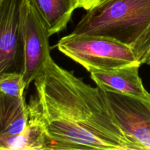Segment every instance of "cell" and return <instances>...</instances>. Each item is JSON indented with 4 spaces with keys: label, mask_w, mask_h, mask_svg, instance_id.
Wrapping results in <instances>:
<instances>
[{
    "label": "cell",
    "mask_w": 150,
    "mask_h": 150,
    "mask_svg": "<svg viewBox=\"0 0 150 150\" xmlns=\"http://www.w3.org/2000/svg\"><path fill=\"white\" fill-rule=\"evenodd\" d=\"M29 113L43 127L50 150H139L122 129L104 91L47 60L34 81Z\"/></svg>",
    "instance_id": "1"
},
{
    "label": "cell",
    "mask_w": 150,
    "mask_h": 150,
    "mask_svg": "<svg viewBox=\"0 0 150 150\" xmlns=\"http://www.w3.org/2000/svg\"><path fill=\"white\" fill-rule=\"evenodd\" d=\"M149 31L150 0H107L86 11L70 34L111 38L136 56Z\"/></svg>",
    "instance_id": "2"
},
{
    "label": "cell",
    "mask_w": 150,
    "mask_h": 150,
    "mask_svg": "<svg viewBox=\"0 0 150 150\" xmlns=\"http://www.w3.org/2000/svg\"><path fill=\"white\" fill-rule=\"evenodd\" d=\"M56 47L89 73L115 70L139 62L130 46L98 35L70 33L62 38Z\"/></svg>",
    "instance_id": "3"
},
{
    "label": "cell",
    "mask_w": 150,
    "mask_h": 150,
    "mask_svg": "<svg viewBox=\"0 0 150 150\" xmlns=\"http://www.w3.org/2000/svg\"><path fill=\"white\" fill-rule=\"evenodd\" d=\"M20 35L22 46L21 72L27 89L51 57L49 47L51 36L33 0H21Z\"/></svg>",
    "instance_id": "4"
},
{
    "label": "cell",
    "mask_w": 150,
    "mask_h": 150,
    "mask_svg": "<svg viewBox=\"0 0 150 150\" xmlns=\"http://www.w3.org/2000/svg\"><path fill=\"white\" fill-rule=\"evenodd\" d=\"M104 93L114 117L127 136L139 150H150V96L142 98L108 91Z\"/></svg>",
    "instance_id": "5"
},
{
    "label": "cell",
    "mask_w": 150,
    "mask_h": 150,
    "mask_svg": "<svg viewBox=\"0 0 150 150\" xmlns=\"http://www.w3.org/2000/svg\"><path fill=\"white\" fill-rule=\"evenodd\" d=\"M21 0H1L0 7V75L21 72L22 46L20 35Z\"/></svg>",
    "instance_id": "6"
},
{
    "label": "cell",
    "mask_w": 150,
    "mask_h": 150,
    "mask_svg": "<svg viewBox=\"0 0 150 150\" xmlns=\"http://www.w3.org/2000/svg\"><path fill=\"white\" fill-rule=\"evenodd\" d=\"M140 62L112 70L92 71L90 77L101 89L121 95L146 98L150 93L145 89L139 76Z\"/></svg>",
    "instance_id": "7"
},
{
    "label": "cell",
    "mask_w": 150,
    "mask_h": 150,
    "mask_svg": "<svg viewBox=\"0 0 150 150\" xmlns=\"http://www.w3.org/2000/svg\"><path fill=\"white\" fill-rule=\"evenodd\" d=\"M29 119L28 104L24 98H14L0 92V138L22 133Z\"/></svg>",
    "instance_id": "8"
},
{
    "label": "cell",
    "mask_w": 150,
    "mask_h": 150,
    "mask_svg": "<svg viewBox=\"0 0 150 150\" xmlns=\"http://www.w3.org/2000/svg\"><path fill=\"white\" fill-rule=\"evenodd\" d=\"M50 36L67 27L73 13L79 8L78 0H33Z\"/></svg>",
    "instance_id": "9"
},
{
    "label": "cell",
    "mask_w": 150,
    "mask_h": 150,
    "mask_svg": "<svg viewBox=\"0 0 150 150\" xmlns=\"http://www.w3.org/2000/svg\"><path fill=\"white\" fill-rule=\"evenodd\" d=\"M50 145L42 126L30 114L27 126L22 133L0 138L1 150H50Z\"/></svg>",
    "instance_id": "10"
},
{
    "label": "cell",
    "mask_w": 150,
    "mask_h": 150,
    "mask_svg": "<svg viewBox=\"0 0 150 150\" xmlns=\"http://www.w3.org/2000/svg\"><path fill=\"white\" fill-rule=\"evenodd\" d=\"M26 83L21 72H5L0 75V92L17 98H24Z\"/></svg>",
    "instance_id": "11"
},
{
    "label": "cell",
    "mask_w": 150,
    "mask_h": 150,
    "mask_svg": "<svg viewBox=\"0 0 150 150\" xmlns=\"http://www.w3.org/2000/svg\"><path fill=\"white\" fill-rule=\"evenodd\" d=\"M136 58L141 64L150 66V31L136 53Z\"/></svg>",
    "instance_id": "12"
},
{
    "label": "cell",
    "mask_w": 150,
    "mask_h": 150,
    "mask_svg": "<svg viewBox=\"0 0 150 150\" xmlns=\"http://www.w3.org/2000/svg\"><path fill=\"white\" fill-rule=\"evenodd\" d=\"M105 1L107 0H78L79 8H83V10L88 11L98 7Z\"/></svg>",
    "instance_id": "13"
},
{
    "label": "cell",
    "mask_w": 150,
    "mask_h": 150,
    "mask_svg": "<svg viewBox=\"0 0 150 150\" xmlns=\"http://www.w3.org/2000/svg\"><path fill=\"white\" fill-rule=\"evenodd\" d=\"M1 0H0V7H1Z\"/></svg>",
    "instance_id": "14"
}]
</instances>
